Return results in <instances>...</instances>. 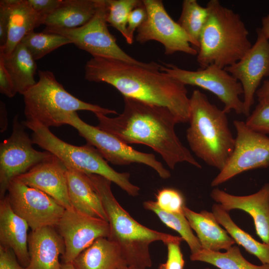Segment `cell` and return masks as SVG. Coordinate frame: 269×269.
Returning a JSON list of instances; mask_svg holds the SVG:
<instances>
[{"instance_id": "cell-1", "label": "cell", "mask_w": 269, "mask_h": 269, "mask_svg": "<svg viewBox=\"0 0 269 269\" xmlns=\"http://www.w3.org/2000/svg\"><path fill=\"white\" fill-rule=\"evenodd\" d=\"M160 65L145 67L114 59L92 57L85 65V79L104 82L124 97L168 109L178 123L188 122L190 98L186 86L160 71Z\"/></svg>"}, {"instance_id": "cell-2", "label": "cell", "mask_w": 269, "mask_h": 269, "mask_svg": "<svg viewBox=\"0 0 269 269\" xmlns=\"http://www.w3.org/2000/svg\"><path fill=\"white\" fill-rule=\"evenodd\" d=\"M124 110L117 117L95 114L97 127L127 144L151 147L171 169L184 162L201 168L176 135L175 126L178 122L168 109L127 97H124Z\"/></svg>"}, {"instance_id": "cell-3", "label": "cell", "mask_w": 269, "mask_h": 269, "mask_svg": "<svg viewBox=\"0 0 269 269\" xmlns=\"http://www.w3.org/2000/svg\"><path fill=\"white\" fill-rule=\"evenodd\" d=\"M97 192L110 225L108 238L119 247L130 269H146L151 267L149 247L153 242L164 244L182 240L173 236L151 230L135 221L117 201L111 190L112 182L94 174H86Z\"/></svg>"}, {"instance_id": "cell-4", "label": "cell", "mask_w": 269, "mask_h": 269, "mask_svg": "<svg viewBox=\"0 0 269 269\" xmlns=\"http://www.w3.org/2000/svg\"><path fill=\"white\" fill-rule=\"evenodd\" d=\"M188 122L186 139L191 150L205 163L221 171L235 144L227 113L211 103L204 93L195 90L190 98Z\"/></svg>"}, {"instance_id": "cell-5", "label": "cell", "mask_w": 269, "mask_h": 269, "mask_svg": "<svg viewBox=\"0 0 269 269\" xmlns=\"http://www.w3.org/2000/svg\"><path fill=\"white\" fill-rule=\"evenodd\" d=\"M208 16L199 39L197 61L200 68L214 64L224 69L240 60L252 47L240 15L218 0L206 5Z\"/></svg>"}, {"instance_id": "cell-6", "label": "cell", "mask_w": 269, "mask_h": 269, "mask_svg": "<svg viewBox=\"0 0 269 269\" xmlns=\"http://www.w3.org/2000/svg\"><path fill=\"white\" fill-rule=\"evenodd\" d=\"M38 76V81L23 95L26 122L49 128L65 125L68 116L78 111L105 115L117 114L114 110L85 102L73 96L50 71L39 70Z\"/></svg>"}, {"instance_id": "cell-7", "label": "cell", "mask_w": 269, "mask_h": 269, "mask_svg": "<svg viewBox=\"0 0 269 269\" xmlns=\"http://www.w3.org/2000/svg\"><path fill=\"white\" fill-rule=\"evenodd\" d=\"M22 123L32 131L33 143L56 155L67 168L85 174L99 175L115 183L129 195H138L140 188L131 182L130 173L116 171L92 145H72L55 136L49 128L25 121Z\"/></svg>"}, {"instance_id": "cell-8", "label": "cell", "mask_w": 269, "mask_h": 269, "mask_svg": "<svg viewBox=\"0 0 269 269\" xmlns=\"http://www.w3.org/2000/svg\"><path fill=\"white\" fill-rule=\"evenodd\" d=\"M107 0H100L93 17L83 25L74 28L47 27L42 32L62 35L71 43L85 50L93 57H103L121 60L145 67L156 66L155 62L145 63L137 60L126 53L117 43L116 37L109 30Z\"/></svg>"}, {"instance_id": "cell-9", "label": "cell", "mask_w": 269, "mask_h": 269, "mask_svg": "<svg viewBox=\"0 0 269 269\" xmlns=\"http://www.w3.org/2000/svg\"><path fill=\"white\" fill-rule=\"evenodd\" d=\"M66 124L76 129L87 143L95 147L107 161L118 165L133 163L143 164L153 168L163 179L170 177V172L156 159L153 154L137 151L97 126L86 123L76 112L68 116Z\"/></svg>"}, {"instance_id": "cell-10", "label": "cell", "mask_w": 269, "mask_h": 269, "mask_svg": "<svg viewBox=\"0 0 269 269\" xmlns=\"http://www.w3.org/2000/svg\"><path fill=\"white\" fill-rule=\"evenodd\" d=\"M160 71L185 86H198L211 92L224 104L223 110L227 114L234 111L238 115H244L243 101L240 98L243 94L242 85L224 69L211 64L191 71L172 64L163 63L160 65Z\"/></svg>"}, {"instance_id": "cell-11", "label": "cell", "mask_w": 269, "mask_h": 269, "mask_svg": "<svg viewBox=\"0 0 269 269\" xmlns=\"http://www.w3.org/2000/svg\"><path fill=\"white\" fill-rule=\"evenodd\" d=\"M237 132L234 151L225 166L211 183L220 185L243 172L269 166V137L249 128L245 122L235 120Z\"/></svg>"}, {"instance_id": "cell-12", "label": "cell", "mask_w": 269, "mask_h": 269, "mask_svg": "<svg viewBox=\"0 0 269 269\" xmlns=\"http://www.w3.org/2000/svg\"><path fill=\"white\" fill-rule=\"evenodd\" d=\"M147 12L144 22L136 30V40L140 43L154 40L164 48L166 55L177 52L196 55L189 36L168 14L160 0H142Z\"/></svg>"}, {"instance_id": "cell-13", "label": "cell", "mask_w": 269, "mask_h": 269, "mask_svg": "<svg viewBox=\"0 0 269 269\" xmlns=\"http://www.w3.org/2000/svg\"><path fill=\"white\" fill-rule=\"evenodd\" d=\"M24 125L16 115L10 136L0 144V195L4 197L10 181L28 171L51 155L47 151H39L33 146L32 139L24 131Z\"/></svg>"}, {"instance_id": "cell-14", "label": "cell", "mask_w": 269, "mask_h": 269, "mask_svg": "<svg viewBox=\"0 0 269 269\" xmlns=\"http://www.w3.org/2000/svg\"><path fill=\"white\" fill-rule=\"evenodd\" d=\"M7 191L12 210L26 221L31 230L55 228L65 210L49 195L16 178L10 181Z\"/></svg>"}, {"instance_id": "cell-15", "label": "cell", "mask_w": 269, "mask_h": 269, "mask_svg": "<svg viewBox=\"0 0 269 269\" xmlns=\"http://www.w3.org/2000/svg\"><path fill=\"white\" fill-rule=\"evenodd\" d=\"M65 244L64 263H72L85 249L99 238H108V221L80 212L73 208L65 209L56 226Z\"/></svg>"}, {"instance_id": "cell-16", "label": "cell", "mask_w": 269, "mask_h": 269, "mask_svg": "<svg viewBox=\"0 0 269 269\" xmlns=\"http://www.w3.org/2000/svg\"><path fill=\"white\" fill-rule=\"evenodd\" d=\"M255 43L238 61L224 69L239 81L244 95V115L248 117L263 78L269 76V40L259 32Z\"/></svg>"}, {"instance_id": "cell-17", "label": "cell", "mask_w": 269, "mask_h": 269, "mask_svg": "<svg viewBox=\"0 0 269 269\" xmlns=\"http://www.w3.org/2000/svg\"><path fill=\"white\" fill-rule=\"evenodd\" d=\"M67 170L62 161L51 154L16 178L26 185L49 195L65 209H71L73 207L68 195Z\"/></svg>"}, {"instance_id": "cell-18", "label": "cell", "mask_w": 269, "mask_h": 269, "mask_svg": "<svg viewBox=\"0 0 269 269\" xmlns=\"http://www.w3.org/2000/svg\"><path fill=\"white\" fill-rule=\"evenodd\" d=\"M210 196L228 212L233 209L247 212L254 220L257 235L263 243L269 244V183L249 195H233L215 188Z\"/></svg>"}, {"instance_id": "cell-19", "label": "cell", "mask_w": 269, "mask_h": 269, "mask_svg": "<svg viewBox=\"0 0 269 269\" xmlns=\"http://www.w3.org/2000/svg\"><path fill=\"white\" fill-rule=\"evenodd\" d=\"M29 263L25 269H61L60 255L65 252L64 241L54 227L32 230L28 235Z\"/></svg>"}, {"instance_id": "cell-20", "label": "cell", "mask_w": 269, "mask_h": 269, "mask_svg": "<svg viewBox=\"0 0 269 269\" xmlns=\"http://www.w3.org/2000/svg\"><path fill=\"white\" fill-rule=\"evenodd\" d=\"M29 227L26 221L13 211L7 196L0 198V245L11 249L24 268L29 263L27 235Z\"/></svg>"}, {"instance_id": "cell-21", "label": "cell", "mask_w": 269, "mask_h": 269, "mask_svg": "<svg viewBox=\"0 0 269 269\" xmlns=\"http://www.w3.org/2000/svg\"><path fill=\"white\" fill-rule=\"evenodd\" d=\"M183 213L191 229L195 231L202 249L213 252L227 250L236 243L226 230L217 221L212 212H195L185 205Z\"/></svg>"}, {"instance_id": "cell-22", "label": "cell", "mask_w": 269, "mask_h": 269, "mask_svg": "<svg viewBox=\"0 0 269 269\" xmlns=\"http://www.w3.org/2000/svg\"><path fill=\"white\" fill-rule=\"evenodd\" d=\"M67 180L72 207L80 212L108 222L100 198L88 175L67 168Z\"/></svg>"}, {"instance_id": "cell-23", "label": "cell", "mask_w": 269, "mask_h": 269, "mask_svg": "<svg viewBox=\"0 0 269 269\" xmlns=\"http://www.w3.org/2000/svg\"><path fill=\"white\" fill-rule=\"evenodd\" d=\"M72 263L75 269H118L128 267L118 245L105 237L96 240Z\"/></svg>"}, {"instance_id": "cell-24", "label": "cell", "mask_w": 269, "mask_h": 269, "mask_svg": "<svg viewBox=\"0 0 269 269\" xmlns=\"http://www.w3.org/2000/svg\"><path fill=\"white\" fill-rule=\"evenodd\" d=\"M43 19L27 0H12L7 39L5 46L0 49V54L9 55L24 36L43 24Z\"/></svg>"}, {"instance_id": "cell-25", "label": "cell", "mask_w": 269, "mask_h": 269, "mask_svg": "<svg viewBox=\"0 0 269 269\" xmlns=\"http://www.w3.org/2000/svg\"><path fill=\"white\" fill-rule=\"evenodd\" d=\"M100 0H63L60 5L44 18L47 27L74 28L88 22L95 14Z\"/></svg>"}, {"instance_id": "cell-26", "label": "cell", "mask_w": 269, "mask_h": 269, "mask_svg": "<svg viewBox=\"0 0 269 269\" xmlns=\"http://www.w3.org/2000/svg\"><path fill=\"white\" fill-rule=\"evenodd\" d=\"M0 58L11 77L17 93L23 95L36 83L35 60L21 42L9 55L4 56L0 54Z\"/></svg>"}, {"instance_id": "cell-27", "label": "cell", "mask_w": 269, "mask_h": 269, "mask_svg": "<svg viewBox=\"0 0 269 269\" xmlns=\"http://www.w3.org/2000/svg\"><path fill=\"white\" fill-rule=\"evenodd\" d=\"M212 210L218 223L225 229L235 243L255 256L263 264L269 265V244L257 241L240 228L233 222L228 212L224 210L220 204H213Z\"/></svg>"}, {"instance_id": "cell-28", "label": "cell", "mask_w": 269, "mask_h": 269, "mask_svg": "<svg viewBox=\"0 0 269 269\" xmlns=\"http://www.w3.org/2000/svg\"><path fill=\"white\" fill-rule=\"evenodd\" d=\"M190 259L192 261L211 264L220 269H269V265L257 266L248 262L237 246H233L225 253L202 249L191 254Z\"/></svg>"}, {"instance_id": "cell-29", "label": "cell", "mask_w": 269, "mask_h": 269, "mask_svg": "<svg viewBox=\"0 0 269 269\" xmlns=\"http://www.w3.org/2000/svg\"><path fill=\"white\" fill-rule=\"evenodd\" d=\"M143 205L145 209L154 212L166 226L179 234L180 237L188 245L191 254H195L202 249L183 212L175 213L164 211L158 206L155 201H145Z\"/></svg>"}, {"instance_id": "cell-30", "label": "cell", "mask_w": 269, "mask_h": 269, "mask_svg": "<svg viewBox=\"0 0 269 269\" xmlns=\"http://www.w3.org/2000/svg\"><path fill=\"white\" fill-rule=\"evenodd\" d=\"M208 16L207 7H203L196 0H184L180 16L177 21L191 38L192 46L197 50L199 39Z\"/></svg>"}, {"instance_id": "cell-31", "label": "cell", "mask_w": 269, "mask_h": 269, "mask_svg": "<svg viewBox=\"0 0 269 269\" xmlns=\"http://www.w3.org/2000/svg\"><path fill=\"white\" fill-rule=\"evenodd\" d=\"M20 42L26 47L35 60L43 58L61 46L71 43L68 38L62 35L34 31L24 36Z\"/></svg>"}, {"instance_id": "cell-32", "label": "cell", "mask_w": 269, "mask_h": 269, "mask_svg": "<svg viewBox=\"0 0 269 269\" xmlns=\"http://www.w3.org/2000/svg\"><path fill=\"white\" fill-rule=\"evenodd\" d=\"M109 11L107 22L118 30L130 44L127 24L131 11L142 3L140 0H107Z\"/></svg>"}, {"instance_id": "cell-33", "label": "cell", "mask_w": 269, "mask_h": 269, "mask_svg": "<svg viewBox=\"0 0 269 269\" xmlns=\"http://www.w3.org/2000/svg\"><path fill=\"white\" fill-rule=\"evenodd\" d=\"M158 206L162 210L175 213H183L185 206L182 194L178 190L165 188L158 190L156 194Z\"/></svg>"}, {"instance_id": "cell-34", "label": "cell", "mask_w": 269, "mask_h": 269, "mask_svg": "<svg viewBox=\"0 0 269 269\" xmlns=\"http://www.w3.org/2000/svg\"><path fill=\"white\" fill-rule=\"evenodd\" d=\"M245 123L253 131L269 134V102L259 103Z\"/></svg>"}, {"instance_id": "cell-35", "label": "cell", "mask_w": 269, "mask_h": 269, "mask_svg": "<svg viewBox=\"0 0 269 269\" xmlns=\"http://www.w3.org/2000/svg\"><path fill=\"white\" fill-rule=\"evenodd\" d=\"M147 17V12L143 3L134 8L130 12L127 24V32L130 40V44L134 42L135 31L144 22Z\"/></svg>"}, {"instance_id": "cell-36", "label": "cell", "mask_w": 269, "mask_h": 269, "mask_svg": "<svg viewBox=\"0 0 269 269\" xmlns=\"http://www.w3.org/2000/svg\"><path fill=\"white\" fill-rule=\"evenodd\" d=\"M182 240L172 241L166 244L167 259L165 264L166 269H184V260L180 248Z\"/></svg>"}, {"instance_id": "cell-37", "label": "cell", "mask_w": 269, "mask_h": 269, "mask_svg": "<svg viewBox=\"0 0 269 269\" xmlns=\"http://www.w3.org/2000/svg\"><path fill=\"white\" fill-rule=\"evenodd\" d=\"M12 3V0H0V49L6 43Z\"/></svg>"}, {"instance_id": "cell-38", "label": "cell", "mask_w": 269, "mask_h": 269, "mask_svg": "<svg viewBox=\"0 0 269 269\" xmlns=\"http://www.w3.org/2000/svg\"><path fill=\"white\" fill-rule=\"evenodd\" d=\"M62 1L63 0H27L34 10L44 19L53 13L60 5Z\"/></svg>"}, {"instance_id": "cell-39", "label": "cell", "mask_w": 269, "mask_h": 269, "mask_svg": "<svg viewBox=\"0 0 269 269\" xmlns=\"http://www.w3.org/2000/svg\"><path fill=\"white\" fill-rule=\"evenodd\" d=\"M0 92L9 98H12L17 93L10 76L0 58Z\"/></svg>"}, {"instance_id": "cell-40", "label": "cell", "mask_w": 269, "mask_h": 269, "mask_svg": "<svg viewBox=\"0 0 269 269\" xmlns=\"http://www.w3.org/2000/svg\"><path fill=\"white\" fill-rule=\"evenodd\" d=\"M0 269H25L18 261L13 252L0 245Z\"/></svg>"}, {"instance_id": "cell-41", "label": "cell", "mask_w": 269, "mask_h": 269, "mask_svg": "<svg viewBox=\"0 0 269 269\" xmlns=\"http://www.w3.org/2000/svg\"><path fill=\"white\" fill-rule=\"evenodd\" d=\"M256 95L259 103L269 102V80H265L262 86L259 88Z\"/></svg>"}, {"instance_id": "cell-42", "label": "cell", "mask_w": 269, "mask_h": 269, "mask_svg": "<svg viewBox=\"0 0 269 269\" xmlns=\"http://www.w3.org/2000/svg\"><path fill=\"white\" fill-rule=\"evenodd\" d=\"M257 32L269 40V14L262 18V27L257 29Z\"/></svg>"}, {"instance_id": "cell-43", "label": "cell", "mask_w": 269, "mask_h": 269, "mask_svg": "<svg viewBox=\"0 0 269 269\" xmlns=\"http://www.w3.org/2000/svg\"><path fill=\"white\" fill-rule=\"evenodd\" d=\"M61 269H75L72 263H63L61 266Z\"/></svg>"}, {"instance_id": "cell-44", "label": "cell", "mask_w": 269, "mask_h": 269, "mask_svg": "<svg viewBox=\"0 0 269 269\" xmlns=\"http://www.w3.org/2000/svg\"><path fill=\"white\" fill-rule=\"evenodd\" d=\"M158 269H166L165 264H161L159 266Z\"/></svg>"}, {"instance_id": "cell-45", "label": "cell", "mask_w": 269, "mask_h": 269, "mask_svg": "<svg viewBox=\"0 0 269 269\" xmlns=\"http://www.w3.org/2000/svg\"><path fill=\"white\" fill-rule=\"evenodd\" d=\"M118 269H130L128 267H126V268H119Z\"/></svg>"}, {"instance_id": "cell-46", "label": "cell", "mask_w": 269, "mask_h": 269, "mask_svg": "<svg viewBox=\"0 0 269 269\" xmlns=\"http://www.w3.org/2000/svg\"><path fill=\"white\" fill-rule=\"evenodd\" d=\"M205 269H209V268H206Z\"/></svg>"}, {"instance_id": "cell-47", "label": "cell", "mask_w": 269, "mask_h": 269, "mask_svg": "<svg viewBox=\"0 0 269 269\" xmlns=\"http://www.w3.org/2000/svg\"></svg>"}]
</instances>
